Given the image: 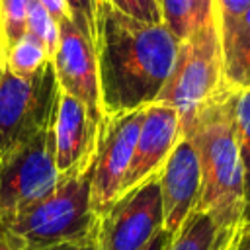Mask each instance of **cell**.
Wrapping results in <instances>:
<instances>
[{
    "label": "cell",
    "mask_w": 250,
    "mask_h": 250,
    "mask_svg": "<svg viewBox=\"0 0 250 250\" xmlns=\"http://www.w3.org/2000/svg\"><path fill=\"white\" fill-rule=\"evenodd\" d=\"M182 137V123L178 111L162 102L145 105V117L139 129L131 164L125 172L121 193L137 188L150 176L160 174L178 139Z\"/></svg>",
    "instance_id": "8fae6325"
},
{
    "label": "cell",
    "mask_w": 250,
    "mask_h": 250,
    "mask_svg": "<svg viewBox=\"0 0 250 250\" xmlns=\"http://www.w3.org/2000/svg\"><path fill=\"white\" fill-rule=\"evenodd\" d=\"M180 39L164 23L135 20L107 0L94 14V51L104 117L152 104L176 61Z\"/></svg>",
    "instance_id": "6da1fadb"
},
{
    "label": "cell",
    "mask_w": 250,
    "mask_h": 250,
    "mask_svg": "<svg viewBox=\"0 0 250 250\" xmlns=\"http://www.w3.org/2000/svg\"><path fill=\"white\" fill-rule=\"evenodd\" d=\"M102 123H96L82 102L59 88L53 113L55 166L61 178L94 166Z\"/></svg>",
    "instance_id": "30bf717a"
},
{
    "label": "cell",
    "mask_w": 250,
    "mask_h": 250,
    "mask_svg": "<svg viewBox=\"0 0 250 250\" xmlns=\"http://www.w3.org/2000/svg\"><path fill=\"white\" fill-rule=\"evenodd\" d=\"M162 230L160 174L121 193L98 217L90 250H143Z\"/></svg>",
    "instance_id": "52a82bcc"
},
{
    "label": "cell",
    "mask_w": 250,
    "mask_h": 250,
    "mask_svg": "<svg viewBox=\"0 0 250 250\" xmlns=\"http://www.w3.org/2000/svg\"><path fill=\"white\" fill-rule=\"evenodd\" d=\"M143 117L145 107H139L107 115L102 121L90 186V203L98 217L107 213L121 195L123 178L133 158Z\"/></svg>",
    "instance_id": "ba28073f"
},
{
    "label": "cell",
    "mask_w": 250,
    "mask_h": 250,
    "mask_svg": "<svg viewBox=\"0 0 250 250\" xmlns=\"http://www.w3.org/2000/svg\"><path fill=\"white\" fill-rule=\"evenodd\" d=\"M0 250H16V248H14L12 244H8V242H6V240L0 236Z\"/></svg>",
    "instance_id": "4316f807"
},
{
    "label": "cell",
    "mask_w": 250,
    "mask_h": 250,
    "mask_svg": "<svg viewBox=\"0 0 250 250\" xmlns=\"http://www.w3.org/2000/svg\"><path fill=\"white\" fill-rule=\"evenodd\" d=\"M27 33L35 35L49 51L51 59L59 45V23L53 20V16L45 10V6L39 0L27 2Z\"/></svg>",
    "instance_id": "ac0fdd59"
},
{
    "label": "cell",
    "mask_w": 250,
    "mask_h": 250,
    "mask_svg": "<svg viewBox=\"0 0 250 250\" xmlns=\"http://www.w3.org/2000/svg\"><path fill=\"white\" fill-rule=\"evenodd\" d=\"M49 62H51V55L47 47L31 33H25L0 61L2 66H6L10 72L23 78L35 76Z\"/></svg>",
    "instance_id": "9a60e30c"
},
{
    "label": "cell",
    "mask_w": 250,
    "mask_h": 250,
    "mask_svg": "<svg viewBox=\"0 0 250 250\" xmlns=\"http://www.w3.org/2000/svg\"><path fill=\"white\" fill-rule=\"evenodd\" d=\"M223 84L221 35L217 16L213 14L205 23L197 25L180 41L170 76L154 102L172 105L184 127Z\"/></svg>",
    "instance_id": "277c9868"
},
{
    "label": "cell",
    "mask_w": 250,
    "mask_h": 250,
    "mask_svg": "<svg viewBox=\"0 0 250 250\" xmlns=\"http://www.w3.org/2000/svg\"><path fill=\"white\" fill-rule=\"evenodd\" d=\"M119 12L146 21V23H164L162 21V8L160 0H107Z\"/></svg>",
    "instance_id": "ffe728a7"
},
{
    "label": "cell",
    "mask_w": 250,
    "mask_h": 250,
    "mask_svg": "<svg viewBox=\"0 0 250 250\" xmlns=\"http://www.w3.org/2000/svg\"><path fill=\"white\" fill-rule=\"evenodd\" d=\"M72 21L94 41V14H96V6L100 0H64Z\"/></svg>",
    "instance_id": "44dd1931"
},
{
    "label": "cell",
    "mask_w": 250,
    "mask_h": 250,
    "mask_svg": "<svg viewBox=\"0 0 250 250\" xmlns=\"http://www.w3.org/2000/svg\"><path fill=\"white\" fill-rule=\"evenodd\" d=\"M234 127L244 176V199L250 211V88L234 90Z\"/></svg>",
    "instance_id": "2e32d148"
},
{
    "label": "cell",
    "mask_w": 250,
    "mask_h": 250,
    "mask_svg": "<svg viewBox=\"0 0 250 250\" xmlns=\"http://www.w3.org/2000/svg\"><path fill=\"white\" fill-rule=\"evenodd\" d=\"M170 240H172V234L162 229L160 232H156V234L152 236V240H150L143 250H168Z\"/></svg>",
    "instance_id": "d4e9b609"
},
{
    "label": "cell",
    "mask_w": 250,
    "mask_h": 250,
    "mask_svg": "<svg viewBox=\"0 0 250 250\" xmlns=\"http://www.w3.org/2000/svg\"><path fill=\"white\" fill-rule=\"evenodd\" d=\"M162 229L172 236L197 209L201 197V168L191 141L182 135L160 170Z\"/></svg>",
    "instance_id": "7c38bea8"
},
{
    "label": "cell",
    "mask_w": 250,
    "mask_h": 250,
    "mask_svg": "<svg viewBox=\"0 0 250 250\" xmlns=\"http://www.w3.org/2000/svg\"><path fill=\"white\" fill-rule=\"evenodd\" d=\"M27 2L0 0V61L27 33Z\"/></svg>",
    "instance_id": "e0dca14e"
},
{
    "label": "cell",
    "mask_w": 250,
    "mask_h": 250,
    "mask_svg": "<svg viewBox=\"0 0 250 250\" xmlns=\"http://www.w3.org/2000/svg\"><path fill=\"white\" fill-rule=\"evenodd\" d=\"M57 92L51 62L31 78L0 64V162L53 123Z\"/></svg>",
    "instance_id": "5b68a950"
},
{
    "label": "cell",
    "mask_w": 250,
    "mask_h": 250,
    "mask_svg": "<svg viewBox=\"0 0 250 250\" xmlns=\"http://www.w3.org/2000/svg\"><path fill=\"white\" fill-rule=\"evenodd\" d=\"M39 2L45 6V10L53 16V20H55L57 23H61V21H64V20H72L70 10H68V6H66L64 0H39Z\"/></svg>",
    "instance_id": "cb8c5ba5"
},
{
    "label": "cell",
    "mask_w": 250,
    "mask_h": 250,
    "mask_svg": "<svg viewBox=\"0 0 250 250\" xmlns=\"http://www.w3.org/2000/svg\"><path fill=\"white\" fill-rule=\"evenodd\" d=\"M164 25L182 41L193 31V6L191 0H160Z\"/></svg>",
    "instance_id": "d6986e66"
},
{
    "label": "cell",
    "mask_w": 250,
    "mask_h": 250,
    "mask_svg": "<svg viewBox=\"0 0 250 250\" xmlns=\"http://www.w3.org/2000/svg\"><path fill=\"white\" fill-rule=\"evenodd\" d=\"M199 158L201 197L197 209L225 225L246 219L244 176L234 127V88L223 84L182 127Z\"/></svg>",
    "instance_id": "7a4b0ae2"
},
{
    "label": "cell",
    "mask_w": 250,
    "mask_h": 250,
    "mask_svg": "<svg viewBox=\"0 0 250 250\" xmlns=\"http://www.w3.org/2000/svg\"><path fill=\"white\" fill-rule=\"evenodd\" d=\"M217 21H229L250 8V0H213Z\"/></svg>",
    "instance_id": "7402d4cb"
},
{
    "label": "cell",
    "mask_w": 250,
    "mask_h": 250,
    "mask_svg": "<svg viewBox=\"0 0 250 250\" xmlns=\"http://www.w3.org/2000/svg\"><path fill=\"white\" fill-rule=\"evenodd\" d=\"M236 250H250V215L246 217L242 229H240V236L236 242Z\"/></svg>",
    "instance_id": "484cf974"
},
{
    "label": "cell",
    "mask_w": 250,
    "mask_h": 250,
    "mask_svg": "<svg viewBox=\"0 0 250 250\" xmlns=\"http://www.w3.org/2000/svg\"><path fill=\"white\" fill-rule=\"evenodd\" d=\"M248 215H250V211H248V213H246V217H248Z\"/></svg>",
    "instance_id": "83f0119b"
},
{
    "label": "cell",
    "mask_w": 250,
    "mask_h": 250,
    "mask_svg": "<svg viewBox=\"0 0 250 250\" xmlns=\"http://www.w3.org/2000/svg\"><path fill=\"white\" fill-rule=\"evenodd\" d=\"M244 221L225 225L209 211L193 209L180 230L172 236L168 250H236Z\"/></svg>",
    "instance_id": "4fadbf2b"
},
{
    "label": "cell",
    "mask_w": 250,
    "mask_h": 250,
    "mask_svg": "<svg viewBox=\"0 0 250 250\" xmlns=\"http://www.w3.org/2000/svg\"><path fill=\"white\" fill-rule=\"evenodd\" d=\"M219 35L225 84L234 90L250 88V8L229 21H221Z\"/></svg>",
    "instance_id": "5bb4252c"
},
{
    "label": "cell",
    "mask_w": 250,
    "mask_h": 250,
    "mask_svg": "<svg viewBox=\"0 0 250 250\" xmlns=\"http://www.w3.org/2000/svg\"><path fill=\"white\" fill-rule=\"evenodd\" d=\"M193 6V25H201L205 23L213 14H215V4L213 0H191ZM193 27V29H195Z\"/></svg>",
    "instance_id": "603a6c76"
},
{
    "label": "cell",
    "mask_w": 250,
    "mask_h": 250,
    "mask_svg": "<svg viewBox=\"0 0 250 250\" xmlns=\"http://www.w3.org/2000/svg\"><path fill=\"white\" fill-rule=\"evenodd\" d=\"M92 168L61 178L47 197L4 225L0 236L16 250H90L98 223L90 203Z\"/></svg>",
    "instance_id": "3957f363"
},
{
    "label": "cell",
    "mask_w": 250,
    "mask_h": 250,
    "mask_svg": "<svg viewBox=\"0 0 250 250\" xmlns=\"http://www.w3.org/2000/svg\"><path fill=\"white\" fill-rule=\"evenodd\" d=\"M51 125L0 162V229L59 184Z\"/></svg>",
    "instance_id": "8992f818"
},
{
    "label": "cell",
    "mask_w": 250,
    "mask_h": 250,
    "mask_svg": "<svg viewBox=\"0 0 250 250\" xmlns=\"http://www.w3.org/2000/svg\"><path fill=\"white\" fill-rule=\"evenodd\" d=\"M51 64L59 88L82 102L90 117L96 123H102L104 107L94 41L72 20L59 23V45Z\"/></svg>",
    "instance_id": "9c48e42d"
}]
</instances>
